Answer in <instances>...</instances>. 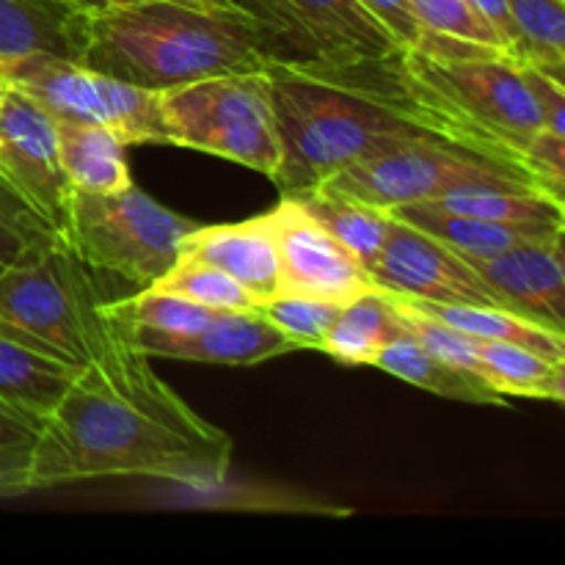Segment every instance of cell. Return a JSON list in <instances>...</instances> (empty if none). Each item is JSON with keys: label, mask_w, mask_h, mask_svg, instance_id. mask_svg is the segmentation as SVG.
<instances>
[{"label": "cell", "mask_w": 565, "mask_h": 565, "mask_svg": "<svg viewBox=\"0 0 565 565\" xmlns=\"http://www.w3.org/2000/svg\"><path fill=\"white\" fill-rule=\"evenodd\" d=\"M268 33L281 61H351L401 55L395 33L362 0H232Z\"/></svg>", "instance_id": "obj_10"}, {"label": "cell", "mask_w": 565, "mask_h": 565, "mask_svg": "<svg viewBox=\"0 0 565 565\" xmlns=\"http://www.w3.org/2000/svg\"><path fill=\"white\" fill-rule=\"evenodd\" d=\"M375 287L406 298L441 303H478L502 307L500 298L483 285L478 274L439 241L390 215V232L379 257L367 268ZM505 309V307H502Z\"/></svg>", "instance_id": "obj_12"}, {"label": "cell", "mask_w": 565, "mask_h": 565, "mask_svg": "<svg viewBox=\"0 0 565 565\" xmlns=\"http://www.w3.org/2000/svg\"><path fill=\"white\" fill-rule=\"evenodd\" d=\"M403 66L463 141L522 166L539 180L530 163V141L544 130V114L519 61L406 50Z\"/></svg>", "instance_id": "obj_4"}, {"label": "cell", "mask_w": 565, "mask_h": 565, "mask_svg": "<svg viewBox=\"0 0 565 565\" xmlns=\"http://www.w3.org/2000/svg\"><path fill=\"white\" fill-rule=\"evenodd\" d=\"M524 75H527L530 88H533L535 99L541 105V114H544V127L552 132H561L565 136V88L561 77L550 75L541 66L522 64Z\"/></svg>", "instance_id": "obj_34"}, {"label": "cell", "mask_w": 565, "mask_h": 565, "mask_svg": "<svg viewBox=\"0 0 565 565\" xmlns=\"http://www.w3.org/2000/svg\"><path fill=\"white\" fill-rule=\"evenodd\" d=\"M403 53L351 61L274 58L265 66L281 147L274 182L285 196L318 188L337 171L408 138L463 141L417 92Z\"/></svg>", "instance_id": "obj_2"}, {"label": "cell", "mask_w": 565, "mask_h": 565, "mask_svg": "<svg viewBox=\"0 0 565 565\" xmlns=\"http://www.w3.org/2000/svg\"><path fill=\"white\" fill-rule=\"evenodd\" d=\"M441 213L469 215V218L502 221V224H546L565 226V207L561 199L539 188L516 185H478L445 193L430 202H417Z\"/></svg>", "instance_id": "obj_25"}, {"label": "cell", "mask_w": 565, "mask_h": 565, "mask_svg": "<svg viewBox=\"0 0 565 565\" xmlns=\"http://www.w3.org/2000/svg\"><path fill=\"white\" fill-rule=\"evenodd\" d=\"M149 290L169 292L215 312H246L259 307L252 292L243 290L232 276L193 257H177V263L160 279H154Z\"/></svg>", "instance_id": "obj_30"}, {"label": "cell", "mask_w": 565, "mask_h": 565, "mask_svg": "<svg viewBox=\"0 0 565 565\" xmlns=\"http://www.w3.org/2000/svg\"><path fill=\"white\" fill-rule=\"evenodd\" d=\"M180 257L224 270L263 307L281 292V263L268 213L237 224L196 226L180 241Z\"/></svg>", "instance_id": "obj_16"}, {"label": "cell", "mask_w": 565, "mask_h": 565, "mask_svg": "<svg viewBox=\"0 0 565 565\" xmlns=\"http://www.w3.org/2000/svg\"><path fill=\"white\" fill-rule=\"evenodd\" d=\"M55 138L72 191L116 193L132 185L127 143L110 127L55 119Z\"/></svg>", "instance_id": "obj_20"}, {"label": "cell", "mask_w": 565, "mask_h": 565, "mask_svg": "<svg viewBox=\"0 0 565 565\" xmlns=\"http://www.w3.org/2000/svg\"><path fill=\"white\" fill-rule=\"evenodd\" d=\"M3 86H6V83H3V81H0V92H3Z\"/></svg>", "instance_id": "obj_39"}, {"label": "cell", "mask_w": 565, "mask_h": 565, "mask_svg": "<svg viewBox=\"0 0 565 565\" xmlns=\"http://www.w3.org/2000/svg\"><path fill=\"white\" fill-rule=\"evenodd\" d=\"M0 171L64 237L75 191L61 166L55 119L14 86L0 92Z\"/></svg>", "instance_id": "obj_11"}, {"label": "cell", "mask_w": 565, "mask_h": 565, "mask_svg": "<svg viewBox=\"0 0 565 565\" xmlns=\"http://www.w3.org/2000/svg\"><path fill=\"white\" fill-rule=\"evenodd\" d=\"M158 94L171 147L218 154L274 180L281 147L265 72L202 77Z\"/></svg>", "instance_id": "obj_7"}, {"label": "cell", "mask_w": 565, "mask_h": 565, "mask_svg": "<svg viewBox=\"0 0 565 565\" xmlns=\"http://www.w3.org/2000/svg\"><path fill=\"white\" fill-rule=\"evenodd\" d=\"M0 270H3V265H0Z\"/></svg>", "instance_id": "obj_40"}, {"label": "cell", "mask_w": 565, "mask_h": 565, "mask_svg": "<svg viewBox=\"0 0 565 565\" xmlns=\"http://www.w3.org/2000/svg\"><path fill=\"white\" fill-rule=\"evenodd\" d=\"M274 58L265 28L232 0H110L77 17V64L149 92Z\"/></svg>", "instance_id": "obj_3"}, {"label": "cell", "mask_w": 565, "mask_h": 565, "mask_svg": "<svg viewBox=\"0 0 565 565\" xmlns=\"http://www.w3.org/2000/svg\"><path fill=\"white\" fill-rule=\"evenodd\" d=\"M105 318L121 331H158V334H191L215 318V309L196 307L191 301L143 287L132 298L99 303Z\"/></svg>", "instance_id": "obj_28"}, {"label": "cell", "mask_w": 565, "mask_h": 565, "mask_svg": "<svg viewBox=\"0 0 565 565\" xmlns=\"http://www.w3.org/2000/svg\"><path fill=\"white\" fill-rule=\"evenodd\" d=\"M392 33L397 42L406 50H414L423 39V28H419L417 17H414L412 3L408 0H362Z\"/></svg>", "instance_id": "obj_35"}, {"label": "cell", "mask_w": 565, "mask_h": 565, "mask_svg": "<svg viewBox=\"0 0 565 565\" xmlns=\"http://www.w3.org/2000/svg\"><path fill=\"white\" fill-rule=\"evenodd\" d=\"M392 218L417 226L419 232L430 235L461 257H491V254L508 252L524 243L550 241V237L565 235V226L546 224H502V221L469 218V215L441 213V210L425 207V204H401L390 207Z\"/></svg>", "instance_id": "obj_18"}, {"label": "cell", "mask_w": 565, "mask_h": 565, "mask_svg": "<svg viewBox=\"0 0 565 565\" xmlns=\"http://www.w3.org/2000/svg\"><path fill=\"white\" fill-rule=\"evenodd\" d=\"M478 185H516L546 191L522 166L445 136L408 138L395 147L381 149L337 171L318 188L390 210L401 204L430 202L445 193Z\"/></svg>", "instance_id": "obj_6"}, {"label": "cell", "mask_w": 565, "mask_h": 565, "mask_svg": "<svg viewBox=\"0 0 565 565\" xmlns=\"http://www.w3.org/2000/svg\"><path fill=\"white\" fill-rule=\"evenodd\" d=\"M480 359L489 384L505 397L557 403L565 397V362H552L511 342H480Z\"/></svg>", "instance_id": "obj_27"}, {"label": "cell", "mask_w": 565, "mask_h": 565, "mask_svg": "<svg viewBox=\"0 0 565 565\" xmlns=\"http://www.w3.org/2000/svg\"><path fill=\"white\" fill-rule=\"evenodd\" d=\"M196 226L130 185L116 193H72L64 237L88 270L143 290L177 263L180 241Z\"/></svg>", "instance_id": "obj_8"}, {"label": "cell", "mask_w": 565, "mask_h": 565, "mask_svg": "<svg viewBox=\"0 0 565 565\" xmlns=\"http://www.w3.org/2000/svg\"><path fill=\"white\" fill-rule=\"evenodd\" d=\"M373 367L384 370V373L395 375V379L406 381L417 390L450 397V401L478 403V406H508V397L497 392L489 381L441 362L439 356H434L428 348L419 345L406 331L379 353Z\"/></svg>", "instance_id": "obj_22"}, {"label": "cell", "mask_w": 565, "mask_h": 565, "mask_svg": "<svg viewBox=\"0 0 565 565\" xmlns=\"http://www.w3.org/2000/svg\"><path fill=\"white\" fill-rule=\"evenodd\" d=\"M469 6L489 22L491 31H494L497 36H500V42L505 44L508 55L516 61V31H513L508 0H469Z\"/></svg>", "instance_id": "obj_36"}, {"label": "cell", "mask_w": 565, "mask_h": 565, "mask_svg": "<svg viewBox=\"0 0 565 565\" xmlns=\"http://www.w3.org/2000/svg\"><path fill=\"white\" fill-rule=\"evenodd\" d=\"M461 257V254H458ZM563 235L524 243L491 257H463L511 312L565 334Z\"/></svg>", "instance_id": "obj_15"}, {"label": "cell", "mask_w": 565, "mask_h": 565, "mask_svg": "<svg viewBox=\"0 0 565 565\" xmlns=\"http://www.w3.org/2000/svg\"><path fill=\"white\" fill-rule=\"evenodd\" d=\"M55 243L66 241L0 171V265L9 268Z\"/></svg>", "instance_id": "obj_31"}, {"label": "cell", "mask_w": 565, "mask_h": 565, "mask_svg": "<svg viewBox=\"0 0 565 565\" xmlns=\"http://www.w3.org/2000/svg\"><path fill=\"white\" fill-rule=\"evenodd\" d=\"M423 39L414 50L439 55H475V58H511L489 22L469 0H408Z\"/></svg>", "instance_id": "obj_24"}, {"label": "cell", "mask_w": 565, "mask_h": 565, "mask_svg": "<svg viewBox=\"0 0 565 565\" xmlns=\"http://www.w3.org/2000/svg\"><path fill=\"white\" fill-rule=\"evenodd\" d=\"M232 452L230 434L193 412L108 320L88 364L39 428L31 483L36 491L152 478L213 489L224 483Z\"/></svg>", "instance_id": "obj_1"}, {"label": "cell", "mask_w": 565, "mask_h": 565, "mask_svg": "<svg viewBox=\"0 0 565 565\" xmlns=\"http://www.w3.org/2000/svg\"><path fill=\"white\" fill-rule=\"evenodd\" d=\"M75 375L70 364L0 334V403L36 428L55 412Z\"/></svg>", "instance_id": "obj_19"}, {"label": "cell", "mask_w": 565, "mask_h": 565, "mask_svg": "<svg viewBox=\"0 0 565 565\" xmlns=\"http://www.w3.org/2000/svg\"><path fill=\"white\" fill-rule=\"evenodd\" d=\"M516 31L519 64L541 66L563 81L565 6L563 0H508Z\"/></svg>", "instance_id": "obj_29"}, {"label": "cell", "mask_w": 565, "mask_h": 565, "mask_svg": "<svg viewBox=\"0 0 565 565\" xmlns=\"http://www.w3.org/2000/svg\"><path fill=\"white\" fill-rule=\"evenodd\" d=\"M406 298V296H403ZM414 309L428 318L441 320L450 329L472 337L478 342H511V345L527 348L541 353L552 362H565V334L546 329L524 315L511 312L502 307H478V303H441L423 301V298H406Z\"/></svg>", "instance_id": "obj_21"}, {"label": "cell", "mask_w": 565, "mask_h": 565, "mask_svg": "<svg viewBox=\"0 0 565 565\" xmlns=\"http://www.w3.org/2000/svg\"><path fill=\"white\" fill-rule=\"evenodd\" d=\"M292 199L337 243H342L364 265V270L373 265L381 246H384L386 232H390V213L386 210L342 196V193L326 191V188H309V191L292 193Z\"/></svg>", "instance_id": "obj_26"}, {"label": "cell", "mask_w": 565, "mask_h": 565, "mask_svg": "<svg viewBox=\"0 0 565 565\" xmlns=\"http://www.w3.org/2000/svg\"><path fill=\"white\" fill-rule=\"evenodd\" d=\"M342 307L345 303L323 301V298L301 296V292H279L257 309L296 345V351H301V348L318 351L326 331L331 329Z\"/></svg>", "instance_id": "obj_32"}, {"label": "cell", "mask_w": 565, "mask_h": 565, "mask_svg": "<svg viewBox=\"0 0 565 565\" xmlns=\"http://www.w3.org/2000/svg\"><path fill=\"white\" fill-rule=\"evenodd\" d=\"M70 0H0V81L28 58L77 55V17Z\"/></svg>", "instance_id": "obj_17"}, {"label": "cell", "mask_w": 565, "mask_h": 565, "mask_svg": "<svg viewBox=\"0 0 565 565\" xmlns=\"http://www.w3.org/2000/svg\"><path fill=\"white\" fill-rule=\"evenodd\" d=\"M66 243L0 270V334L70 367H86L105 331L97 287Z\"/></svg>", "instance_id": "obj_5"}, {"label": "cell", "mask_w": 565, "mask_h": 565, "mask_svg": "<svg viewBox=\"0 0 565 565\" xmlns=\"http://www.w3.org/2000/svg\"><path fill=\"white\" fill-rule=\"evenodd\" d=\"M281 263V292L351 303L370 290H381L364 265L337 243L292 196H281L268 213Z\"/></svg>", "instance_id": "obj_13"}, {"label": "cell", "mask_w": 565, "mask_h": 565, "mask_svg": "<svg viewBox=\"0 0 565 565\" xmlns=\"http://www.w3.org/2000/svg\"><path fill=\"white\" fill-rule=\"evenodd\" d=\"M401 334L403 323L395 301H392V292L370 290L342 307L318 351L329 353L342 364L373 367L379 353Z\"/></svg>", "instance_id": "obj_23"}, {"label": "cell", "mask_w": 565, "mask_h": 565, "mask_svg": "<svg viewBox=\"0 0 565 565\" xmlns=\"http://www.w3.org/2000/svg\"><path fill=\"white\" fill-rule=\"evenodd\" d=\"M3 83L28 94L53 119L110 127L127 147L171 143L158 92L116 81L77 61L53 55L28 58L11 66Z\"/></svg>", "instance_id": "obj_9"}, {"label": "cell", "mask_w": 565, "mask_h": 565, "mask_svg": "<svg viewBox=\"0 0 565 565\" xmlns=\"http://www.w3.org/2000/svg\"><path fill=\"white\" fill-rule=\"evenodd\" d=\"M72 6H77V9H97V6H105V3H110V0H70Z\"/></svg>", "instance_id": "obj_37"}, {"label": "cell", "mask_w": 565, "mask_h": 565, "mask_svg": "<svg viewBox=\"0 0 565 565\" xmlns=\"http://www.w3.org/2000/svg\"><path fill=\"white\" fill-rule=\"evenodd\" d=\"M125 337L138 353L149 359H180V362L224 364V367H252L296 351V345L259 309L218 312L204 329L191 334L125 331Z\"/></svg>", "instance_id": "obj_14"}, {"label": "cell", "mask_w": 565, "mask_h": 565, "mask_svg": "<svg viewBox=\"0 0 565 565\" xmlns=\"http://www.w3.org/2000/svg\"><path fill=\"white\" fill-rule=\"evenodd\" d=\"M193 3H207V0H193Z\"/></svg>", "instance_id": "obj_38"}, {"label": "cell", "mask_w": 565, "mask_h": 565, "mask_svg": "<svg viewBox=\"0 0 565 565\" xmlns=\"http://www.w3.org/2000/svg\"><path fill=\"white\" fill-rule=\"evenodd\" d=\"M39 428L0 403V500L33 491V452Z\"/></svg>", "instance_id": "obj_33"}]
</instances>
